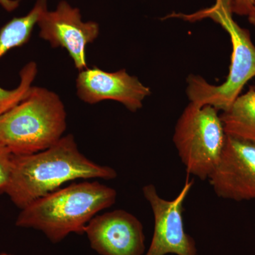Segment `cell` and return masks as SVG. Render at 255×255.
Masks as SVG:
<instances>
[{
  "instance_id": "5bb4252c",
  "label": "cell",
  "mask_w": 255,
  "mask_h": 255,
  "mask_svg": "<svg viewBox=\"0 0 255 255\" xmlns=\"http://www.w3.org/2000/svg\"><path fill=\"white\" fill-rule=\"evenodd\" d=\"M12 158L11 152L0 143V195L6 192L11 174Z\"/></svg>"
},
{
  "instance_id": "ba28073f",
  "label": "cell",
  "mask_w": 255,
  "mask_h": 255,
  "mask_svg": "<svg viewBox=\"0 0 255 255\" xmlns=\"http://www.w3.org/2000/svg\"><path fill=\"white\" fill-rule=\"evenodd\" d=\"M38 25L40 37L49 42L53 48H65L75 68L80 71L88 68L86 48L99 36L98 23L82 21L80 10L63 0L53 11H45Z\"/></svg>"
},
{
  "instance_id": "7c38bea8",
  "label": "cell",
  "mask_w": 255,
  "mask_h": 255,
  "mask_svg": "<svg viewBox=\"0 0 255 255\" xmlns=\"http://www.w3.org/2000/svg\"><path fill=\"white\" fill-rule=\"evenodd\" d=\"M48 10L47 0H37L34 6L25 16L14 17L0 28V58L9 50L27 43L35 25Z\"/></svg>"
},
{
  "instance_id": "9a60e30c",
  "label": "cell",
  "mask_w": 255,
  "mask_h": 255,
  "mask_svg": "<svg viewBox=\"0 0 255 255\" xmlns=\"http://www.w3.org/2000/svg\"><path fill=\"white\" fill-rule=\"evenodd\" d=\"M253 0H232L233 14L248 16L253 9Z\"/></svg>"
},
{
  "instance_id": "30bf717a",
  "label": "cell",
  "mask_w": 255,
  "mask_h": 255,
  "mask_svg": "<svg viewBox=\"0 0 255 255\" xmlns=\"http://www.w3.org/2000/svg\"><path fill=\"white\" fill-rule=\"evenodd\" d=\"M77 89L78 97L86 103L114 100L131 112L140 110L144 100L151 95L150 89L126 69L110 73L97 66L80 71Z\"/></svg>"
},
{
  "instance_id": "8fae6325",
  "label": "cell",
  "mask_w": 255,
  "mask_h": 255,
  "mask_svg": "<svg viewBox=\"0 0 255 255\" xmlns=\"http://www.w3.org/2000/svg\"><path fill=\"white\" fill-rule=\"evenodd\" d=\"M220 117L227 135L255 142V89L240 95Z\"/></svg>"
},
{
  "instance_id": "2e32d148",
  "label": "cell",
  "mask_w": 255,
  "mask_h": 255,
  "mask_svg": "<svg viewBox=\"0 0 255 255\" xmlns=\"http://www.w3.org/2000/svg\"><path fill=\"white\" fill-rule=\"evenodd\" d=\"M19 0H0V5L7 11H14L18 7Z\"/></svg>"
},
{
  "instance_id": "52a82bcc",
  "label": "cell",
  "mask_w": 255,
  "mask_h": 255,
  "mask_svg": "<svg viewBox=\"0 0 255 255\" xmlns=\"http://www.w3.org/2000/svg\"><path fill=\"white\" fill-rule=\"evenodd\" d=\"M219 197L255 199V142L226 134L219 163L209 179Z\"/></svg>"
},
{
  "instance_id": "277c9868",
  "label": "cell",
  "mask_w": 255,
  "mask_h": 255,
  "mask_svg": "<svg viewBox=\"0 0 255 255\" xmlns=\"http://www.w3.org/2000/svg\"><path fill=\"white\" fill-rule=\"evenodd\" d=\"M66 117L59 96L32 86L24 100L0 116V143L14 155L46 150L63 137Z\"/></svg>"
},
{
  "instance_id": "ac0fdd59",
  "label": "cell",
  "mask_w": 255,
  "mask_h": 255,
  "mask_svg": "<svg viewBox=\"0 0 255 255\" xmlns=\"http://www.w3.org/2000/svg\"><path fill=\"white\" fill-rule=\"evenodd\" d=\"M0 255H13L7 254V253H1V254H0Z\"/></svg>"
},
{
  "instance_id": "9c48e42d",
  "label": "cell",
  "mask_w": 255,
  "mask_h": 255,
  "mask_svg": "<svg viewBox=\"0 0 255 255\" xmlns=\"http://www.w3.org/2000/svg\"><path fill=\"white\" fill-rule=\"evenodd\" d=\"M85 233L92 249L100 255H142L145 252L142 223L124 210L97 215Z\"/></svg>"
},
{
  "instance_id": "4fadbf2b",
  "label": "cell",
  "mask_w": 255,
  "mask_h": 255,
  "mask_svg": "<svg viewBox=\"0 0 255 255\" xmlns=\"http://www.w3.org/2000/svg\"><path fill=\"white\" fill-rule=\"evenodd\" d=\"M36 64L30 62L20 72V83L12 90H4L0 87V116L24 100L31 89V85L36 78Z\"/></svg>"
},
{
  "instance_id": "6da1fadb",
  "label": "cell",
  "mask_w": 255,
  "mask_h": 255,
  "mask_svg": "<svg viewBox=\"0 0 255 255\" xmlns=\"http://www.w3.org/2000/svg\"><path fill=\"white\" fill-rule=\"evenodd\" d=\"M115 169L95 163L79 150L73 135H65L46 150L14 155L5 194L18 209L78 179H115Z\"/></svg>"
},
{
  "instance_id": "3957f363",
  "label": "cell",
  "mask_w": 255,
  "mask_h": 255,
  "mask_svg": "<svg viewBox=\"0 0 255 255\" xmlns=\"http://www.w3.org/2000/svg\"><path fill=\"white\" fill-rule=\"evenodd\" d=\"M233 14L232 0H216L210 7L192 14L172 12L161 18H179L189 22L210 18L229 35L233 50L226 81L214 85L200 75H190L187 79L186 92L191 103L211 106L221 112L230 108L241 95L245 85L255 77V46L251 33L235 21Z\"/></svg>"
},
{
  "instance_id": "7a4b0ae2",
  "label": "cell",
  "mask_w": 255,
  "mask_h": 255,
  "mask_svg": "<svg viewBox=\"0 0 255 255\" xmlns=\"http://www.w3.org/2000/svg\"><path fill=\"white\" fill-rule=\"evenodd\" d=\"M117 195L98 182L73 183L21 209L16 226L41 231L52 243H59L70 233L84 234L92 219L115 204Z\"/></svg>"
},
{
  "instance_id": "5b68a950",
  "label": "cell",
  "mask_w": 255,
  "mask_h": 255,
  "mask_svg": "<svg viewBox=\"0 0 255 255\" xmlns=\"http://www.w3.org/2000/svg\"><path fill=\"white\" fill-rule=\"evenodd\" d=\"M219 111L189 102L176 124L173 142L189 174L209 179L219 163L226 133Z\"/></svg>"
},
{
  "instance_id": "e0dca14e",
  "label": "cell",
  "mask_w": 255,
  "mask_h": 255,
  "mask_svg": "<svg viewBox=\"0 0 255 255\" xmlns=\"http://www.w3.org/2000/svg\"><path fill=\"white\" fill-rule=\"evenodd\" d=\"M250 23L255 27V0H253V9L248 16Z\"/></svg>"
},
{
  "instance_id": "8992f818",
  "label": "cell",
  "mask_w": 255,
  "mask_h": 255,
  "mask_svg": "<svg viewBox=\"0 0 255 255\" xmlns=\"http://www.w3.org/2000/svg\"><path fill=\"white\" fill-rule=\"evenodd\" d=\"M187 178L182 191L173 200H166L157 194L153 184L142 188L155 219L153 236L145 255H196L194 240L184 231L183 205L192 187Z\"/></svg>"
}]
</instances>
